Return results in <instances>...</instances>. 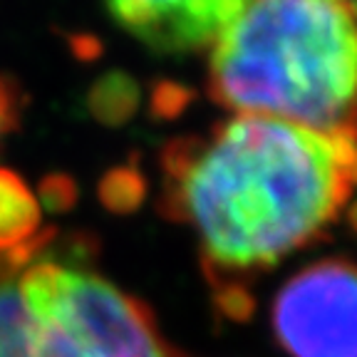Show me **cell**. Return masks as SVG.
I'll return each mask as SVG.
<instances>
[{"instance_id":"obj_1","label":"cell","mask_w":357,"mask_h":357,"mask_svg":"<svg viewBox=\"0 0 357 357\" xmlns=\"http://www.w3.org/2000/svg\"><path fill=\"white\" fill-rule=\"evenodd\" d=\"M159 211L189 223L208 283L251 278L320 241L352 199L355 132L236 114L162 151Z\"/></svg>"},{"instance_id":"obj_2","label":"cell","mask_w":357,"mask_h":357,"mask_svg":"<svg viewBox=\"0 0 357 357\" xmlns=\"http://www.w3.org/2000/svg\"><path fill=\"white\" fill-rule=\"evenodd\" d=\"M352 0H248L211 45L208 95L236 114L355 132Z\"/></svg>"},{"instance_id":"obj_3","label":"cell","mask_w":357,"mask_h":357,"mask_svg":"<svg viewBox=\"0 0 357 357\" xmlns=\"http://www.w3.org/2000/svg\"><path fill=\"white\" fill-rule=\"evenodd\" d=\"M17 290L35 325V357H181L146 303L84 268L35 261Z\"/></svg>"},{"instance_id":"obj_4","label":"cell","mask_w":357,"mask_h":357,"mask_svg":"<svg viewBox=\"0 0 357 357\" xmlns=\"http://www.w3.org/2000/svg\"><path fill=\"white\" fill-rule=\"evenodd\" d=\"M357 275L347 258L296 273L273 301L271 323L290 357H355Z\"/></svg>"},{"instance_id":"obj_5","label":"cell","mask_w":357,"mask_h":357,"mask_svg":"<svg viewBox=\"0 0 357 357\" xmlns=\"http://www.w3.org/2000/svg\"><path fill=\"white\" fill-rule=\"evenodd\" d=\"M112 17L167 55L211 47L248 0H105Z\"/></svg>"},{"instance_id":"obj_6","label":"cell","mask_w":357,"mask_h":357,"mask_svg":"<svg viewBox=\"0 0 357 357\" xmlns=\"http://www.w3.org/2000/svg\"><path fill=\"white\" fill-rule=\"evenodd\" d=\"M40 234V201L10 169H0V253Z\"/></svg>"},{"instance_id":"obj_7","label":"cell","mask_w":357,"mask_h":357,"mask_svg":"<svg viewBox=\"0 0 357 357\" xmlns=\"http://www.w3.org/2000/svg\"><path fill=\"white\" fill-rule=\"evenodd\" d=\"M97 194L112 213H132L146 199V178L134 164L114 167L100 178Z\"/></svg>"},{"instance_id":"obj_8","label":"cell","mask_w":357,"mask_h":357,"mask_svg":"<svg viewBox=\"0 0 357 357\" xmlns=\"http://www.w3.org/2000/svg\"><path fill=\"white\" fill-rule=\"evenodd\" d=\"M89 107L100 122L124 124L137 109V89L127 79L109 77L95 87V92L89 97Z\"/></svg>"},{"instance_id":"obj_9","label":"cell","mask_w":357,"mask_h":357,"mask_svg":"<svg viewBox=\"0 0 357 357\" xmlns=\"http://www.w3.org/2000/svg\"><path fill=\"white\" fill-rule=\"evenodd\" d=\"M213 285V298H216V307L223 318L229 320H248L256 310V301H253L248 285L241 280H218Z\"/></svg>"},{"instance_id":"obj_10","label":"cell","mask_w":357,"mask_h":357,"mask_svg":"<svg viewBox=\"0 0 357 357\" xmlns=\"http://www.w3.org/2000/svg\"><path fill=\"white\" fill-rule=\"evenodd\" d=\"M40 201L52 213L67 211L77 201V184L67 174H50L40 181Z\"/></svg>"},{"instance_id":"obj_11","label":"cell","mask_w":357,"mask_h":357,"mask_svg":"<svg viewBox=\"0 0 357 357\" xmlns=\"http://www.w3.org/2000/svg\"><path fill=\"white\" fill-rule=\"evenodd\" d=\"M20 109H22L20 87L13 79L0 77V142L17 129V124H20Z\"/></svg>"},{"instance_id":"obj_12","label":"cell","mask_w":357,"mask_h":357,"mask_svg":"<svg viewBox=\"0 0 357 357\" xmlns=\"http://www.w3.org/2000/svg\"><path fill=\"white\" fill-rule=\"evenodd\" d=\"M189 95L181 87H159L154 95V105H151V114L154 117H176L178 112L184 109Z\"/></svg>"}]
</instances>
